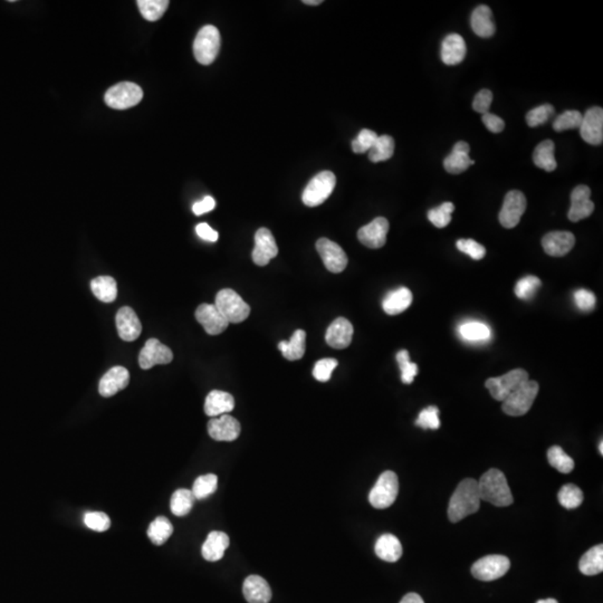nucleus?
Here are the masks:
<instances>
[{"mask_svg":"<svg viewBox=\"0 0 603 603\" xmlns=\"http://www.w3.org/2000/svg\"><path fill=\"white\" fill-rule=\"evenodd\" d=\"M195 316L209 335L222 334L230 325V322L225 319L215 304L205 303L199 305Z\"/></svg>","mask_w":603,"mask_h":603,"instance_id":"18","label":"nucleus"},{"mask_svg":"<svg viewBox=\"0 0 603 603\" xmlns=\"http://www.w3.org/2000/svg\"><path fill=\"white\" fill-rule=\"evenodd\" d=\"M172 360V351L158 339H149L139 354V364L143 370L158 364H169Z\"/></svg>","mask_w":603,"mask_h":603,"instance_id":"13","label":"nucleus"},{"mask_svg":"<svg viewBox=\"0 0 603 603\" xmlns=\"http://www.w3.org/2000/svg\"><path fill=\"white\" fill-rule=\"evenodd\" d=\"M559 502L567 510H574L583 502V493L580 488L573 484H567L560 490Z\"/></svg>","mask_w":603,"mask_h":603,"instance_id":"42","label":"nucleus"},{"mask_svg":"<svg viewBox=\"0 0 603 603\" xmlns=\"http://www.w3.org/2000/svg\"><path fill=\"white\" fill-rule=\"evenodd\" d=\"M529 380V373L523 368H515L498 378H490L485 382L490 396L498 401H504L512 392Z\"/></svg>","mask_w":603,"mask_h":603,"instance_id":"8","label":"nucleus"},{"mask_svg":"<svg viewBox=\"0 0 603 603\" xmlns=\"http://www.w3.org/2000/svg\"><path fill=\"white\" fill-rule=\"evenodd\" d=\"M173 533V526L165 516H159L148 529V536L155 545H163Z\"/></svg>","mask_w":603,"mask_h":603,"instance_id":"37","label":"nucleus"},{"mask_svg":"<svg viewBox=\"0 0 603 603\" xmlns=\"http://www.w3.org/2000/svg\"><path fill=\"white\" fill-rule=\"evenodd\" d=\"M216 206V201L212 197L207 196L201 201H198L192 206V212L197 216L206 214V212H212V209Z\"/></svg>","mask_w":603,"mask_h":603,"instance_id":"57","label":"nucleus"},{"mask_svg":"<svg viewBox=\"0 0 603 603\" xmlns=\"http://www.w3.org/2000/svg\"><path fill=\"white\" fill-rule=\"evenodd\" d=\"M230 537L224 532H210L207 536L201 553L209 562H217L224 557L225 551L230 547Z\"/></svg>","mask_w":603,"mask_h":603,"instance_id":"27","label":"nucleus"},{"mask_svg":"<svg viewBox=\"0 0 603 603\" xmlns=\"http://www.w3.org/2000/svg\"><path fill=\"white\" fill-rule=\"evenodd\" d=\"M195 500L196 498L191 490L186 488L175 490L170 500V508L173 515L179 516V517L188 515L194 507Z\"/></svg>","mask_w":603,"mask_h":603,"instance_id":"36","label":"nucleus"},{"mask_svg":"<svg viewBox=\"0 0 603 603\" xmlns=\"http://www.w3.org/2000/svg\"><path fill=\"white\" fill-rule=\"evenodd\" d=\"M215 305L230 323L244 322L250 314L249 305L230 289L218 292Z\"/></svg>","mask_w":603,"mask_h":603,"instance_id":"6","label":"nucleus"},{"mask_svg":"<svg viewBox=\"0 0 603 603\" xmlns=\"http://www.w3.org/2000/svg\"><path fill=\"white\" fill-rule=\"evenodd\" d=\"M480 502L482 500L477 480L473 478L462 480L449 500V520L453 523H457L467 516L476 513L480 510Z\"/></svg>","mask_w":603,"mask_h":603,"instance_id":"1","label":"nucleus"},{"mask_svg":"<svg viewBox=\"0 0 603 603\" xmlns=\"http://www.w3.org/2000/svg\"><path fill=\"white\" fill-rule=\"evenodd\" d=\"M537 393H539V383L527 380L502 401V411L512 417H521L525 415L531 409Z\"/></svg>","mask_w":603,"mask_h":603,"instance_id":"3","label":"nucleus"},{"mask_svg":"<svg viewBox=\"0 0 603 603\" xmlns=\"http://www.w3.org/2000/svg\"><path fill=\"white\" fill-rule=\"evenodd\" d=\"M130 382V373L124 366H118L110 368L98 384V392L104 398H110L118 392L125 389Z\"/></svg>","mask_w":603,"mask_h":603,"instance_id":"21","label":"nucleus"},{"mask_svg":"<svg viewBox=\"0 0 603 603\" xmlns=\"http://www.w3.org/2000/svg\"><path fill=\"white\" fill-rule=\"evenodd\" d=\"M579 569L584 575H597L603 571V545L599 544L581 557Z\"/></svg>","mask_w":603,"mask_h":603,"instance_id":"35","label":"nucleus"},{"mask_svg":"<svg viewBox=\"0 0 603 603\" xmlns=\"http://www.w3.org/2000/svg\"><path fill=\"white\" fill-rule=\"evenodd\" d=\"M536 603H559L555 599H544V600L537 601Z\"/></svg>","mask_w":603,"mask_h":603,"instance_id":"61","label":"nucleus"},{"mask_svg":"<svg viewBox=\"0 0 603 603\" xmlns=\"http://www.w3.org/2000/svg\"><path fill=\"white\" fill-rule=\"evenodd\" d=\"M399 493V480L397 475L391 470L382 473L376 480L374 488L368 494V502L378 510H384L397 500Z\"/></svg>","mask_w":603,"mask_h":603,"instance_id":"5","label":"nucleus"},{"mask_svg":"<svg viewBox=\"0 0 603 603\" xmlns=\"http://www.w3.org/2000/svg\"><path fill=\"white\" fill-rule=\"evenodd\" d=\"M378 139V134L372 130L364 129L359 133L356 139L352 141V150L356 153H364L373 147Z\"/></svg>","mask_w":603,"mask_h":603,"instance_id":"51","label":"nucleus"},{"mask_svg":"<svg viewBox=\"0 0 603 603\" xmlns=\"http://www.w3.org/2000/svg\"><path fill=\"white\" fill-rule=\"evenodd\" d=\"M416 426L421 427L423 429H433V431L438 429L440 427L438 408L435 407V406L425 408L418 416Z\"/></svg>","mask_w":603,"mask_h":603,"instance_id":"49","label":"nucleus"},{"mask_svg":"<svg viewBox=\"0 0 603 603\" xmlns=\"http://www.w3.org/2000/svg\"><path fill=\"white\" fill-rule=\"evenodd\" d=\"M234 408V399L228 392L212 390L207 396L205 401V413L209 417H220L232 411Z\"/></svg>","mask_w":603,"mask_h":603,"instance_id":"28","label":"nucleus"},{"mask_svg":"<svg viewBox=\"0 0 603 603\" xmlns=\"http://www.w3.org/2000/svg\"><path fill=\"white\" fill-rule=\"evenodd\" d=\"M541 287V279L535 276H526L516 283L515 294L518 299L530 301L535 297L536 292Z\"/></svg>","mask_w":603,"mask_h":603,"instance_id":"44","label":"nucleus"},{"mask_svg":"<svg viewBox=\"0 0 603 603\" xmlns=\"http://www.w3.org/2000/svg\"><path fill=\"white\" fill-rule=\"evenodd\" d=\"M84 523L88 529L96 532H105L110 529L111 521L103 512H88L84 515Z\"/></svg>","mask_w":603,"mask_h":603,"instance_id":"50","label":"nucleus"},{"mask_svg":"<svg viewBox=\"0 0 603 603\" xmlns=\"http://www.w3.org/2000/svg\"><path fill=\"white\" fill-rule=\"evenodd\" d=\"M590 197L591 190L588 186L581 185L574 188L571 194V208L567 214L571 222H580L592 215L594 204L591 201Z\"/></svg>","mask_w":603,"mask_h":603,"instance_id":"19","label":"nucleus"},{"mask_svg":"<svg viewBox=\"0 0 603 603\" xmlns=\"http://www.w3.org/2000/svg\"><path fill=\"white\" fill-rule=\"evenodd\" d=\"M467 47L464 38L458 34H449L441 44V60L446 65H458L466 56Z\"/></svg>","mask_w":603,"mask_h":603,"instance_id":"24","label":"nucleus"},{"mask_svg":"<svg viewBox=\"0 0 603 603\" xmlns=\"http://www.w3.org/2000/svg\"><path fill=\"white\" fill-rule=\"evenodd\" d=\"M482 121L485 124V127L488 128V131L492 132V133H500L505 128L504 120L500 119V116L495 115V114L490 113V112L483 114Z\"/></svg>","mask_w":603,"mask_h":603,"instance_id":"56","label":"nucleus"},{"mask_svg":"<svg viewBox=\"0 0 603 603\" xmlns=\"http://www.w3.org/2000/svg\"><path fill=\"white\" fill-rule=\"evenodd\" d=\"M459 332L468 341H485L490 338V328L480 322L465 323L459 328Z\"/></svg>","mask_w":603,"mask_h":603,"instance_id":"43","label":"nucleus"},{"mask_svg":"<svg viewBox=\"0 0 603 603\" xmlns=\"http://www.w3.org/2000/svg\"><path fill=\"white\" fill-rule=\"evenodd\" d=\"M338 360H335V359H322L315 364L314 368H313V376L317 381H329L331 379V376H332V372L334 371V368L338 366Z\"/></svg>","mask_w":603,"mask_h":603,"instance_id":"52","label":"nucleus"},{"mask_svg":"<svg viewBox=\"0 0 603 603\" xmlns=\"http://www.w3.org/2000/svg\"><path fill=\"white\" fill-rule=\"evenodd\" d=\"M352 338H354V326L350 321L344 317L335 319L325 334V340L329 346L338 350L348 348L352 342Z\"/></svg>","mask_w":603,"mask_h":603,"instance_id":"22","label":"nucleus"},{"mask_svg":"<svg viewBox=\"0 0 603 603\" xmlns=\"http://www.w3.org/2000/svg\"><path fill=\"white\" fill-rule=\"evenodd\" d=\"M526 205L527 202L523 192L518 190L510 191L504 199V204L498 216L502 227L507 230L516 227L525 212Z\"/></svg>","mask_w":603,"mask_h":603,"instance_id":"11","label":"nucleus"},{"mask_svg":"<svg viewBox=\"0 0 603 603\" xmlns=\"http://www.w3.org/2000/svg\"><path fill=\"white\" fill-rule=\"evenodd\" d=\"M547 460L553 468L562 474H569L574 469V460L560 446H553L547 450Z\"/></svg>","mask_w":603,"mask_h":603,"instance_id":"40","label":"nucleus"},{"mask_svg":"<svg viewBox=\"0 0 603 603\" xmlns=\"http://www.w3.org/2000/svg\"><path fill=\"white\" fill-rule=\"evenodd\" d=\"M196 232L199 237L207 240V242H217V240H218V237H220L218 232H217L216 230H212V228L210 227L208 224H206V222L199 224L196 227Z\"/></svg>","mask_w":603,"mask_h":603,"instance_id":"58","label":"nucleus"},{"mask_svg":"<svg viewBox=\"0 0 603 603\" xmlns=\"http://www.w3.org/2000/svg\"><path fill=\"white\" fill-rule=\"evenodd\" d=\"M456 246L460 252L470 256L475 261H480L486 255L484 246L475 242L474 239H459Z\"/></svg>","mask_w":603,"mask_h":603,"instance_id":"53","label":"nucleus"},{"mask_svg":"<svg viewBox=\"0 0 603 603\" xmlns=\"http://www.w3.org/2000/svg\"><path fill=\"white\" fill-rule=\"evenodd\" d=\"M470 147L465 141L457 142L454 145L453 153L446 157L443 160V168L447 172L451 175H459L464 172L470 165H474L475 161L469 157Z\"/></svg>","mask_w":603,"mask_h":603,"instance_id":"26","label":"nucleus"},{"mask_svg":"<svg viewBox=\"0 0 603 603\" xmlns=\"http://www.w3.org/2000/svg\"><path fill=\"white\" fill-rule=\"evenodd\" d=\"M317 253L320 254L325 267L331 273L339 274L348 265V256L340 245L328 238H320L316 242Z\"/></svg>","mask_w":603,"mask_h":603,"instance_id":"12","label":"nucleus"},{"mask_svg":"<svg viewBox=\"0 0 603 603\" xmlns=\"http://www.w3.org/2000/svg\"><path fill=\"white\" fill-rule=\"evenodd\" d=\"M480 500L490 502L498 507H506L513 504V495L510 493L504 473L498 469H490L477 482Z\"/></svg>","mask_w":603,"mask_h":603,"instance_id":"2","label":"nucleus"},{"mask_svg":"<svg viewBox=\"0 0 603 603\" xmlns=\"http://www.w3.org/2000/svg\"><path fill=\"white\" fill-rule=\"evenodd\" d=\"M220 31L212 25H206L197 34L194 41V54L196 60L200 64L210 65L215 62L220 53Z\"/></svg>","mask_w":603,"mask_h":603,"instance_id":"4","label":"nucleus"},{"mask_svg":"<svg viewBox=\"0 0 603 603\" xmlns=\"http://www.w3.org/2000/svg\"><path fill=\"white\" fill-rule=\"evenodd\" d=\"M217 486H218V477L216 475H202L195 480L191 492L196 500H205L216 492Z\"/></svg>","mask_w":603,"mask_h":603,"instance_id":"41","label":"nucleus"},{"mask_svg":"<svg viewBox=\"0 0 603 603\" xmlns=\"http://www.w3.org/2000/svg\"><path fill=\"white\" fill-rule=\"evenodd\" d=\"M555 112V106L551 104L537 106L526 114V123L531 128L539 127L542 124L547 123Z\"/></svg>","mask_w":603,"mask_h":603,"instance_id":"47","label":"nucleus"},{"mask_svg":"<svg viewBox=\"0 0 603 603\" xmlns=\"http://www.w3.org/2000/svg\"><path fill=\"white\" fill-rule=\"evenodd\" d=\"M376 557L386 562H397L402 557V545L397 536L383 534L380 536L374 547Z\"/></svg>","mask_w":603,"mask_h":603,"instance_id":"31","label":"nucleus"},{"mask_svg":"<svg viewBox=\"0 0 603 603\" xmlns=\"http://www.w3.org/2000/svg\"><path fill=\"white\" fill-rule=\"evenodd\" d=\"M580 134L587 143L592 145H601L603 142V110L594 106L585 112L581 123Z\"/></svg>","mask_w":603,"mask_h":603,"instance_id":"14","label":"nucleus"},{"mask_svg":"<svg viewBox=\"0 0 603 603\" xmlns=\"http://www.w3.org/2000/svg\"><path fill=\"white\" fill-rule=\"evenodd\" d=\"M137 4L143 19L157 21L163 17L170 3L168 0H139Z\"/></svg>","mask_w":603,"mask_h":603,"instance_id":"39","label":"nucleus"},{"mask_svg":"<svg viewBox=\"0 0 603 603\" xmlns=\"http://www.w3.org/2000/svg\"><path fill=\"white\" fill-rule=\"evenodd\" d=\"M493 102V93L490 90H482L475 96L473 108L477 113H488Z\"/></svg>","mask_w":603,"mask_h":603,"instance_id":"55","label":"nucleus"},{"mask_svg":"<svg viewBox=\"0 0 603 603\" xmlns=\"http://www.w3.org/2000/svg\"><path fill=\"white\" fill-rule=\"evenodd\" d=\"M395 153V140L390 135L378 137L373 147L368 150V159L372 163L389 160Z\"/></svg>","mask_w":603,"mask_h":603,"instance_id":"38","label":"nucleus"},{"mask_svg":"<svg viewBox=\"0 0 603 603\" xmlns=\"http://www.w3.org/2000/svg\"><path fill=\"white\" fill-rule=\"evenodd\" d=\"M470 24H472L473 31L477 36L488 38L495 34L496 27L494 21H493L492 9L488 6H478L473 11Z\"/></svg>","mask_w":603,"mask_h":603,"instance_id":"29","label":"nucleus"},{"mask_svg":"<svg viewBox=\"0 0 603 603\" xmlns=\"http://www.w3.org/2000/svg\"><path fill=\"white\" fill-rule=\"evenodd\" d=\"M242 593L248 603H268L272 599L271 587L259 575H249L242 584Z\"/></svg>","mask_w":603,"mask_h":603,"instance_id":"25","label":"nucleus"},{"mask_svg":"<svg viewBox=\"0 0 603 603\" xmlns=\"http://www.w3.org/2000/svg\"><path fill=\"white\" fill-rule=\"evenodd\" d=\"M455 210L454 205L451 202H443L437 208L431 209L428 212V220L437 228H445L451 222V214Z\"/></svg>","mask_w":603,"mask_h":603,"instance_id":"45","label":"nucleus"},{"mask_svg":"<svg viewBox=\"0 0 603 603\" xmlns=\"http://www.w3.org/2000/svg\"><path fill=\"white\" fill-rule=\"evenodd\" d=\"M510 567V559L505 555H488L473 565L472 574L477 580L490 582L505 575Z\"/></svg>","mask_w":603,"mask_h":603,"instance_id":"10","label":"nucleus"},{"mask_svg":"<svg viewBox=\"0 0 603 603\" xmlns=\"http://www.w3.org/2000/svg\"><path fill=\"white\" fill-rule=\"evenodd\" d=\"M397 361L401 370V380L403 383L411 384L418 374V366L413 362H410L409 352L407 350H401L398 352Z\"/></svg>","mask_w":603,"mask_h":603,"instance_id":"48","label":"nucleus"},{"mask_svg":"<svg viewBox=\"0 0 603 603\" xmlns=\"http://www.w3.org/2000/svg\"><path fill=\"white\" fill-rule=\"evenodd\" d=\"M240 423L236 418L222 415L210 419L208 423L209 436L217 441H234L239 437Z\"/></svg>","mask_w":603,"mask_h":603,"instance_id":"17","label":"nucleus"},{"mask_svg":"<svg viewBox=\"0 0 603 603\" xmlns=\"http://www.w3.org/2000/svg\"><path fill=\"white\" fill-rule=\"evenodd\" d=\"M582 114L579 111H565L557 116L553 123V129L557 132L567 131V130L579 129L582 123Z\"/></svg>","mask_w":603,"mask_h":603,"instance_id":"46","label":"nucleus"},{"mask_svg":"<svg viewBox=\"0 0 603 603\" xmlns=\"http://www.w3.org/2000/svg\"><path fill=\"white\" fill-rule=\"evenodd\" d=\"M279 254V248L276 245L275 238L271 230L267 228H259L255 234V247H254L252 257L254 263L258 266H266Z\"/></svg>","mask_w":603,"mask_h":603,"instance_id":"16","label":"nucleus"},{"mask_svg":"<svg viewBox=\"0 0 603 603\" xmlns=\"http://www.w3.org/2000/svg\"><path fill=\"white\" fill-rule=\"evenodd\" d=\"M91 289L94 297L104 303H111L118 297V285L111 276H98L91 282Z\"/></svg>","mask_w":603,"mask_h":603,"instance_id":"34","label":"nucleus"},{"mask_svg":"<svg viewBox=\"0 0 603 603\" xmlns=\"http://www.w3.org/2000/svg\"><path fill=\"white\" fill-rule=\"evenodd\" d=\"M413 303V293L407 287H400L390 292L382 302L384 312L389 315H398L405 312Z\"/></svg>","mask_w":603,"mask_h":603,"instance_id":"30","label":"nucleus"},{"mask_svg":"<svg viewBox=\"0 0 603 603\" xmlns=\"http://www.w3.org/2000/svg\"><path fill=\"white\" fill-rule=\"evenodd\" d=\"M400 603H425L423 598H421L417 593H408L407 596L403 597Z\"/></svg>","mask_w":603,"mask_h":603,"instance_id":"59","label":"nucleus"},{"mask_svg":"<svg viewBox=\"0 0 603 603\" xmlns=\"http://www.w3.org/2000/svg\"><path fill=\"white\" fill-rule=\"evenodd\" d=\"M116 329L120 338L127 342L137 340L141 334L142 325L137 313L129 306L121 307L115 316Z\"/></svg>","mask_w":603,"mask_h":603,"instance_id":"20","label":"nucleus"},{"mask_svg":"<svg viewBox=\"0 0 603 603\" xmlns=\"http://www.w3.org/2000/svg\"><path fill=\"white\" fill-rule=\"evenodd\" d=\"M575 304L581 311H592L596 306V295L593 294L592 292L587 291V289H579L574 293Z\"/></svg>","mask_w":603,"mask_h":603,"instance_id":"54","label":"nucleus"},{"mask_svg":"<svg viewBox=\"0 0 603 603\" xmlns=\"http://www.w3.org/2000/svg\"><path fill=\"white\" fill-rule=\"evenodd\" d=\"M143 98V91L137 84L130 82L120 83L108 88L104 96L105 103L115 110H127L138 105Z\"/></svg>","mask_w":603,"mask_h":603,"instance_id":"9","label":"nucleus"},{"mask_svg":"<svg viewBox=\"0 0 603 603\" xmlns=\"http://www.w3.org/2000/svg\"><path fill=\"white\" fill-rule=\"evenodd\" d=\"M555 145L552 140L541 142L534 150V165L540 169L551 172L557 169V163L555 157Z\"/></svg>","mask_w":603,"mask_h":603,"instance_id":"33","label":"nucleus"},{"mask_svg":"<svg viewBox=\"0 0 603 603\" xmlns=\"http://www.w3.org/2000/svg\"><path fill=\"white\" fill-rule=\"evenodd\" d=\"M575 237L572 232H553L544 236L542 246L547 255L562 257L574 247Z\"/></svg>","mask_w":603,"mask_h":603,"instance_id":"23","label":"nucleus"},{"mask_svg":"<svg viewBox=\"0 0 603 603\" xmlns=\"http://www.w3.org/2000/svg\"><path fill=\"white\" fill-rule=\"evenodd\" d=\"M599 449H600V454L603 455V443H602V440L600 441V445H599Z\"/></svg>","mask_w":603,"mask_h":603,"instance_id":"62","label":"nucleus"},{"mask_svg":"<svg viewBox=\"0 0 603 603\" xmlns=\"http://www.w3.org/2000/svg\"><path fill=\"white\" fill-rule=\"evenodd\" d=\"M322 3V0H303V4H305V5L317 6Z\"/></svg>","mask_w":603,"mask_h":603,"instance_id":"60","label":"nucleus"},{"mask_svg":"<svg viewBox=\"0 0 603 603\" xmlns=\"http://www.w3.org/2000/svg\"><path fill=\"white\" fill-rule=\"evenodd\" d=\"M279 349L282 351L284 358L289 361L301 360L304 356L306 349V333L303 330L295 331L289 342L282 341L279 343Z\"/></svg>","mask_w":603,"mask_h":603,"instance_id":"32","label":"nucleus"},{"mask_svg":"<svg viewBox=\"0 0 603 603\" xmlns=\"http://www.w3.org/2000/svg\"><path fill=\"white\" fill-rule=\"evenodd\" d=\"M388 232H389V222L383 217H378L370 224L359 230L358 238L362 245L372 249H378L386 245Z\"/></svg>","mask_w":603,"mask_h":603,"instance_id":"15","label":"nucleus"},{"mask_svg":"<svg viewBox=\"0 0 603 603\" xmlns=\"http://www.w3.org/2000/svg\"><path fill=\"white\" fill-rule=\"evenodd\" d=\"M336 185V178L331 171H322L309 181L303 191L302 200L307 207H317L322 205L332 195Z\"/></svg>","mask_w":603,"mask_h":603,"instance_id":"7","label":"nucleus"}]
</instances>
